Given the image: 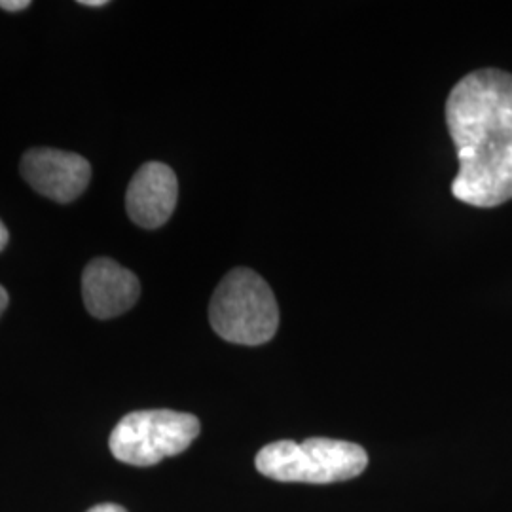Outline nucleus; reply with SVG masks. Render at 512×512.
Returning a JSON list of instances; mask_svg holds the SVG:
<instances>
[{
    "mask_svg": "<svg viewBox=\"0 0 512 512\" xmlns=\"http://www.w3.org/2000/svg\"><path fill=\"white\" fill-rule=\"evenodd\" d=\"M88 512H128L124 507L120 505H114V503H103V505H95Z\"/></svg>",
    "mask_w": 512,
    "mask_h": 512,
    "instance_id": "1a4fd4ad",
    "label": "nucleus"
},
{
    "mask_svg": "<svg viewBox=\"0 0 512 512\" xmlns=\"http://www.w3.org/2000/svg\"><path fill=\"white\" fill-rule=\"evenodd\" d=\"M200 420L175 410H139L118 421L110 433L112 456L135 467H150L183 454L198 439Z\"/></svg>",
    "mask_w": 512,
    "mask_h": 512,
    "instance_id": "20e7f679",
    "label": "nucleus"
},
{
    "mask_svg": "<svg viewBox=\"0 0 512 512\" xmlns=\"http://www.w3.org/2000/svg\"><path fill=\"white\" fill-rule=\"evenodd\" d=\"M78 4H80V6H88V8H103V6H107L109 2H107V0H80Z\"/></svg>",
    "mask_w": 512,
    "mask_h": 512,
    "instance_id": "9b49d317",
    "label": "nucleus"
},
{
    "mask_svg": "<svg viewBox=\"0 0 512 512\" xmlns=\"http://www.w3.org/2000/svg\"><path fill=\"white\" fill-rule=\"evenodd\" d=\"M255 465L260 475L277 482L332 484L361 475L368 454L363 446L348 440H277L256 454Z\"/></svg>",
    "mask_w": 512,
    "mask_h": 512,
    "instance_id": "f03ea898",
    "label": "nucleus"
},
{
    "mask_svg": "<svg viewBox=\"0 0 512 512\" xmlns=\"http://www.w3.org/2000/svg\"><path fill=\"white\" fill-rule=\"evenodd\" d=\"M141 294L137 275L110 258H95L82 275V298L90 315L112 319L131 310Z\"/></svg>",
    "mask_w": 512,
    "mask_h": 512,
    "instance_id": "0eeeda50",
    "label": "nucleus"
},
{
    "mask_svg": "<svg viewBox=\"0 0 512 512\" xmlns=\"http://www.w3.org/2000/svg\"><path fill=\"white\" fill-rule=\"evenodd\" d=\"M8 239H10V234H8V228L4 226V222L0 220V251L8 245Z\"/></svg>",
    "mask_w": 512,
    "mask_h": 512,
    "instance_id": "9d476101",
    "label": "nucleus"
},
{
    "mask_svg": "<svg viewBox=\"0 0 512 512\" xmlns=\"http://www.w3.org/2000/svg\"><path fill=\"white\" fill-rule=\"evenodd\" d=\"M446 126L459 160L454 198L473 207L512 200V74L480 69L461 78L446 101Z\"/></svg>",
    "mask_w": 512,
    "mask_h": 512,
    "instance_id": "f257e3e1",
    "label": "nucleus"
},
{
    "mask_svg": "<svg viewBox=\"0 0 512 512\" xmlns=\"http://www.w3.org/2000/svg\"><path fill=\"white\" fill-rule=\"evenodd\" d=\"M19 169L38 194L59 203L74 202L92 179V165L86 158L55 148H31L23 154Z\"/></svg>",
    "mask_w": 512,
    "mask_h": 512,
    "instance_id": "39448f33",
    "label": "nucleus"
},
{
    "mask_svg": "<svg viewBox=\"0 0 512 512\" xmlns=\"http://www.w3.org/2000/svg\"><path fill=\"white\" fill-rule=\"evenodd\" d=\"M29 6H31L29 0H0V8L6 12H21Z\"/></svg>",
    "mask_w": 512,
    "mask_h": 512,
    "instance_id": "6e6552de",
    "label": "nucleus"
},
{
    "mask_svg": "<svg viewBox=\"0 0 512 512\" xmlns=\"http://www.w3.org/2000/svg\"><path fill=\"white\" fill-rule=\"evenodd\" d=\"M8 300H10V298H8V293H6V289H4L2 285H0V315H2V313H4V310L8 308Z\"/></svg>",
    "mask_w": 512,
    "mask_h": 512,
    "instance_id": "f8f14e48",
    "label": "nucleus"
},
{
    "mask_svg": "<svg viewBox=\"0 0 512 512\" xmlns=\"http://www.w3.org/2000/svg\"><path fill=\"white\" fill-rule=\"evenodd\" d=\"M179 200L175 171L162 162L141 165L126 192L129 219L137 226L154 230L171 219Z\"/></svg>",
    "mask_w": 512,
    "mask_h": 512,
    "instance_id": "423d86ee",
    "label": "nucleus"
},
{
    "mask_svg": "<svg viewBox=\"0 0 512 512\" xmlns=\"http://www.w3.org/2000/svg\"><path fill=\"white\" fill-rule=\"evenodd\" d=\"M211 327L239 346L268 344L279 329V306L270 285L249 268L224 275L209 304Z\"/></svg>",
    "mask_w": 512,
    "mask_h": 512,
    "instance_id": "7ed1b4c3",
    "label": "nucleus"
}]
</instances>
